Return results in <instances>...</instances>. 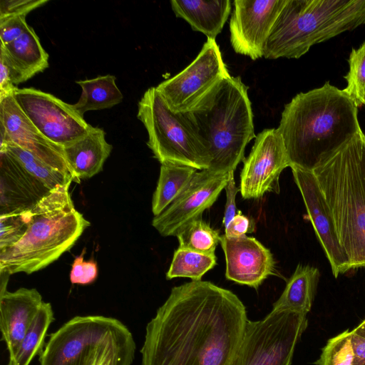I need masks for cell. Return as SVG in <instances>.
Listing matches in <instances>:
<instances>
[{"mask_svg":"<svg viewBox=\"0 0 365 365\" xmlns=\"http://www.w3.org/2000/svg\"><path fill=\"white\" fill-rule=\"evenodd\" d=\"M247 320L229 289L202 280L174 287L146 326L140 365H234Z\"/></svg>","mask_w":365,"mask_h":365,"instance_id":"cell-1","label":"cell"},{"mask_svg":"<svg viewBox=\"0 0 365 365\" xmlns=\"http://www.w3.org/2000/svg\"><path fill=\"white\" fill-rule=\"evenodd\" d=\"M358 108L329 82L295 96L285 105L277 128L290 168L312 171L361 132Z\"/></svg>","mask_w":365,"mask_h":365,"instance_id":"cell-2","label":"cell"},{"mask_svg":"<svg viewBox=\"0 0 365 365\" xmlns=\"http://www.w3.org/2000/svg\"><path fill=\"white\" fill-rule=\"evenodd\" d=\"M247 89L240 76L228 75L184 113L208 152L210 172H234L256 138Z\"/></svg>","mask_w":365,"mask_h":365,"instance_id":"cell-3","label":"cell"},{"mask_svg":"<svg viewBox=\"0 0 365 365\" xmlns=\"http://www.w3.org/2000/svg\"><path fill=\"white\" fill-rule=\"evenodd\" d=\"M312 172L351 269L365 267V134L357 133Z\"/></svg>","mask_w":365,"mask_h":365,"instance_id":"cell-4","label":"cell"},{"mask_svg":"<svg viewBox=\"0 0 365 365\" xmlns=\"http://www.w3.org/2000/svg\"><path fill=\"white\" fill-rule=\"evenodd\" d=\"M71 183L49 190L29 210L26 233L0 250V272L9 275L39 271L70 250L90 222L75 207Z\"/></svg>","mask_w":365,"mask_h":365,"instance_id":"cell-5","label":"cell"},{"mask_svg":"<svg viewBox=\"0 0 365 365\" xmlns=\"http://www.w3.org/2000/svg\"><path fill=\"white\" fill-rule=\"evenodd\" d=\"M364 24L365 0H287L263 57L299 58L314 44Z\"/></svg>","mask_w":365,"mask_h":365,"instance_id":"cell-6","label":"cell"},{"mask_svg":"<svg viewBox=\"0 0 365 365\" xmlns=\"http://www.w3.org/2000/svg\"><path fill=\"white\" fill-rule=\"evenodd\" d=\"M132 333L120 320L101 315L76 316L50 334L40 365H131Z\"/></svg>","mask_w":365,"mask_h":365,"instance_id":"cell-7","label":"cell"},{"mask_svg":"<svg viewBox=\"0 0 365 365\" xmlns=\"http://www.w3.org/2000/svg\"><path fill=\"white\" fill-rule=\"evenodd\" d=\"M138 118L148 134V146L162 164L171 163L194 168H209L210 158L184 113L165 104L155 87L148 88L138 106Z\"/></svg>","mask_w":365,"mask_h":365,"instance_id":"cell-8","label":"cell"},{"mask_svg":"<svg viewBox=\"0 0 365 365\" xmlns=\"http://www.w3.org/2000/svg\"><path fill=\"white\" fill-rule=\"evenodd\" d=\"M308 325L307 315L272 309L264 319L247 320L234 365H291Z\"/></svg>","mask_w":365,"mask_h":365,"instance_id":"cell-9","label":"cell"},{"mask_svg":"<svg viewBox=\"0 0 365 365\" xmlns=\"http://www.w3.org/2000/svg\"><path fill=\"white\" fill-rule=\"evenodd\" d=\"M228 75L218 45L215 39L207 38L189 66L155 88L171 110L186 113Z\"/></svg>","mask_w":365,"mask_h":365,"instance_id":"cell-10","label":"cell"},{"mask_svg":"<svg viewBox=\"0 0 365 365\" xmlns=\"http://www.w3.org/2000/svg\"><path fill=\"white\" fill-rule=\"evenodd\" d=\"M14 98L41 133L62 148L83 137L92 128L73 104L52 94L33 88H17Z\"/></svg>","mask_w":365,"mask_h":365,"instance_id":"cell-11","label":"cell"},{"mask_svg":"<svg viewBox=\"0 0 365 365\" xmlns=\"http://www.w3.org/2000/svg\"><path fill=\"white\" fill-rule=\"evenodd\" d=\"M229 173L197 171L178 198L153 217L152 225L162 236H176L215 203L228 182Z\"/></svg>","mask_w":365,"mask_h":365,"instance_id":"cell-12","label":"cell"},{"mask_svg":"<svg viewBox=\"0 0 365 365\" xmlns=\"http://www.w3.org/2000/svg\"><path fill=\"white\" fill-rule=\"evenodd\" d=\"M243 162L240 192L244 199H259L267 192L278 190L281 173L290 167L278 129H264L259 133Z\"/></svg>","mask_w":365,"mask_h":365,"instance_id":"cell-13","label":"cell"},{"mask_svg":"<svg viewBox=\"0 0 365 365\" xmlns=\"http://www.w3.org/2000/svg\"><path fill=\"white\" fill-rule=\"evenodd\" d=\"M287 0H235L230 21V42L237 53L256 60Z\"/></svg>","mask_w":365,"mask_h":365,"instance_id":"cell-14","label":"cell"},{"mask_svg":"<svg viewBox=\"0 0 365 365\" xmlns=\"http://www.w3.org/2000/svg\"><path fill=\"white\" fill-rule=\"evenodd\" d=\"M0 148L12 143L73 178L63 148L41 133L19 106L14 93L0 98Z\"/></svg>","mask_w":365,"mask_h":365,"instance_id":"cell-15","label":"cell"},{"mask_svg":"<svg viewBox=\"0 0 365 365\" xmlns=\"http://www.w3.org/2000/svg\"><path fill=\"white\" fill-rule=\"evenodd\" d=\"M297 184L316 235L335 277L351 269L339 239L330 208L312 171L292 167Z\"/></svg>","mask_w":365,"mask_h":365,"instance_id":"cell-16","label":"cell"},{"mask_svg":"<svg viewBox=\"0 0 365 365\" xmlns=\"http://www.w3.org/2000/svg\"><path fill=\"white\" fill-rule=\"evenodd\" d=\"M225 262V277L240 284L257 289L270 275H278L270 250L255 237L220 236Z\"/></svg>","mask_w":365,"mask_h":365,"instance_id":"cell-17","label":"cell"},{"mask_svg":"<svg viewBox=\"0 0 365 365\" xmlns=\"http://www.w3.org/2000/svg\"><path fill=\"white\" fill-rule=\"evenodd\" d=\"M43 303L37 289L21 287L14 292H0L1 340L12 358Z\"/></svg>","mask_w":365,"mask_h":365,"instance_id":"cell-18","label":"cell"},{"mask_svg":"<svg viewBox=\"0 0 365 365\" xmlns=\"http://www.w3.org/2000/svg\"><path fill=\"white\" fill-rule=\"evenodd\" d=\"M0 59L7 66L14 85L26 81L48 67V54L30 26L11 43L1 45Z\"/></svg>","mask_w":365,"mask_h":365,"instance_id":"cell-19","label":"cell"},{"mask_svg":"<svg viewBox=\"0 0 365 365\" xmlns=\"http://www.w3.org/2000/svg\"><path fill=\"white\" fill-rule=\"evenodd\" d=\"M112 149L105 131L93 126L86 135L64 146V158L73 181L79 182L101 172Z\"/></svg>","mask_w":365,"mask_h":365,"instance_id":"cell-20","label":"cell"},{"mask_svg":"<svg viewBox=\"0 0 365 365\" xmlns=\"http://www.w3.org/2000/svg\"><path fill=\"white\" fill-rule=\"evenodd\" d=\"M170 4L177 17L185 20L194 31L215 40L231 12L230 0H172Z\"/></svg>","mask_w":365,"mask_h":365,"instance_id":"cell-21","label":"cell"},{"mask_svg":"<svg viewBox=\"0 0 365 365\" xmlns=\"http://www.w3.org/2000/svg\"><path fill=\"white\" fill-rule=\"evenodd\" d=\"M319 279L317 268L299 264L272 309H287L307 315L312 308Z\"/></svg>","mask_w":365,"mask_h":365,"instance_id":"cell-22","label":"cell"},{"mask_svg":"<svg viewBox=\"0 0 365 365\" xmlns=\"http://www.w3.org/2000/svg\"><path fill=\"white\" fill-rule=\"evenodd\" d=\"M113 75L99 76L96 78L77 81L82 93L78 101L73 104L74 109L83 117L89 110L110 108L123 100V94Z\"/></svg>","mask_w":365,"mask_h":365,"instance_id":"cell-23","label":"cell"},{"mask_svg":"<svg viewBox=\"0 0 365 365\" xmlns=\"http://www.w3.org/2000/svg\"><path fill=\"white\" fill-rule=\"evenodd\" d=\"M197 170L171 163H162L160 175L152 200L155 216L163 212L184 190Z\"/></svg>","mask_w":365,"mask_h":365,"instance_id":"cell-24","label":"cell"},{"mask_svg":"<svg viewBox=\"0 0 365 365\" xmlns=\"http://www.w3.org/2000/svg\"><path fill=\"white\" fill-rule=\"evenodd\" d=\"M54 319L51 304L43 302L16 354L9 358L7 365H29L37 354L40 355L43 351L48 329Z\"/></svg>","mask_w":365,"mask_h":365,"instance_id":"cell-25","label":"cell"},{"mask_svg":"<svg viewBox=\"0 0 365 365\" xmlns=\"http://www.w3.org/2000/svg\"><path fill=\"white\" fill-rule=\"evenodd\" d=\"M0 150L9 153L27 173L49 190L73 181L71 175L51 167L31 153L12 143L1 147Z\"/></svg>","mask_w":365,"mask_h":365,"instance_id":"cell-26","label":"cell"},{"mask_svg":"<svg viewBox=\"0 0 365 365\" xmlns=\"http://www.w3.org/2000/svg\"><path fill=\"white\" fill-rule=\"evenodd\" d=\"M217 264L215 254H204L179 247L173 254L167 279L177 277L201 280L202 276Z\"/></svg>","mask_w":365,"mask_h":365,"instance_id":"cell-27","label":"cell"},{"mask_svg":"<svg viewBox=\"0 0 365 365\" xmlns=\"http://www.w3.org/2000/svg\"><path fill=\"white\" fill-rule=\"evenodd\" d=\"M176 237L179 247L204 254H215L220 241L218 231L212 228L202 217L189 223Z\"/></svg>","mask_w":365,"mask_h":365,"instance_id":"cell-28","label":"cell"},{"mask_svg":"<svg viewBox=\"0 0 365 365\" xmlns=\"http://www.w3.org/2000/svg\"><path fill=\"white\" fill-rule=\"evenodd\" d=\"M349 70L344 76L346 86L343 89L358 107L365 100V41L357 49H352L349 58Z\"/></svg>","mask_w":365,"mask_h":365,"instance_id":"cell-29","label":"cell"},{"mask_svg":"<svg viewBox=\"0 0 365 365\" xmlns=\"http://www.w3.org/2000/svg\"><path fill=\"white\" fill-rule=\"evenodd\" d=\"M354 353L349 329L329 339L315 365H353Z\"/></svg>","mask_w":365,"mask_h":365,"instance_id":"cell-30","label":"cell"},{"mask_svg":"<svg viewBox=\"0 0 365 365\" xmlns=\"http://www.w3.org/2000/svg\"><path fill=\"white\" fill-rule=\"evenodd\" d=\"M29 210H17L0 215V250L19 242L26 233Z\"/></svg>","mask_w":365,"mask_h":365,"instance_id":"cell-31","label":"cell"},{"mask_svg":"<svg viewBox=\"0 0 365 365\" xmlns=\"http://www.w3.org/2000/svg\"><path fill=\"white\" fill-rule=\"evenodd\" d=\"M85 252L86 249L84 248L81 254L74 258L71 265L70 280L73 284H89L97 278V264L93 259L84 261Z\"/></svg>","mask_w":365,"mask_h":365,"instance_id":"cell-32","label":"cell"},{"mask_svg":"<svg viewBox=\"0 0 365 365\" xmlns=\"http://www.w3.org/2000/svg\"><path fill=\"white\" fill-rule=\"evenodd\" d=\"M48 0H1L0 1V19L24 16L44 5Z\"/></svg>","mask_w":365,"mask_h":365,"instance_id":"cell-33","label":"cell"},{"mask_svg":"<svg viewBox=\"0 0 365 365\" xmlns=\"http://www.w3.org/2000/svg\"><path fill=\"white\" fill-rule=\"evenodd\" d=\"M26 16H12L0 19L1 45H6L20 37L29 28Z\"/></svg>","mask_w":365,"mask_h":365,"instance_id":"cell-34","label":"cell"},{"mask_svg":"<svg viewBox=\"0 0 365 365\" xmlns=\"http://www.w3.org/2000/svg\"><path fill=\"white\" fill-rule=\"evenodd\" d=\"M225 189L226 191V203L222 224L225 228L237 214L235 198L237 193L240 191V187H237L236 186L234 179V172L229 173L228 182Z\"/></svg>","mask_w":365,"mask_h":365,"instance_id":"cell-35","label":"cell"},{"mask_svg":"<svg viewBox=\"0 0 365 365\" xmlns=\"http://www.w3.org/2000/svg\"><path fill=\"white\" fill-rule=\"evenodd\" d=\"M251 226L249 217L239 211L225 228V235L228 237L246 235V233L250 232Z\"/></svg>","mask_w":365,"mask_h":365,"instance_id":"cell-36","label":"cell"},{"mask_svg":"<svg viewBox=\"0 0 365 365\" xmlns=\"http://www.w3.org/2000/svg\"><path fill=\"white\" fill-rule=\"evenodd\" d=\"M16 88L11 82L7 66L0 59V98L13 94Z\"/></svg>","mask_w":365,"mask_h":365,"instance_id":"cell-37","label":"cell"},{"mask_svg":"<svg viewBox=\"0 0 365 365\" xmlns=\"http://www.w3.org/2000/svg\"><path fill=\"white\" fill-rule=\"evenodd\" d=\"M351 332L354 359L353 365H365V339Z\"/></svg>","mask_w":365,"mask_h":365,"instance_id":"cell-38","label":"cell"},{"mask_svg":"<svg viewBox=\"0 0 365 365\" xmlns=\"http://www.w3.org/2000/svg\"><path fill=\"white\" fill-rule=\"evenodd\" d=\"M352 331L358 336L365 339V319L360 323Z\"/></svg>","mask_w":365,"mask_h":365,"instance_id":"cell-39","label":"cell"},{"mask_svg":"<svg viewBox=\"0 0 365 365\" xmlns=\"http://www.w3.org/2000/svg\"><path fill=\"white\" fill-rule=\"evenodd\" d=\"M364 105H365V100H364Z\"/></svg>","mask_w":365,"mask_h":365,"instance_id":"cell-40","label":"cell"}]
</instances>
